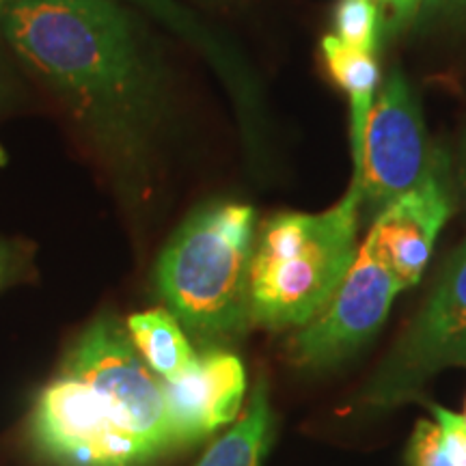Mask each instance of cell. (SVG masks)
<instances>
[{
    "instance_id": "obj_1",
    "label": "cell",
    "mask_w": 466,
    "mask_h": 466,
    "mask_svg": "<svg viewBox=\"0 0 466 466\" xmlns=\"http://www.w3.org/2000/svg\"><path fill=\"white\" fill-rule=\"evenodd\" d=\"M11 48L106 151L137 156L160 108V72L116 0H26L0 15Z\"/></svg>"
},
{
    "instance_id": "obj_2",
    "label": "cell",
    "mask_w": 466,
    "mask_h": 466,
    "mask_svg": "<svg viewBox=\"0 0 466 466\" xmlns=\"http://www.w3.org/2000/svg\"><path fill=\"white\" fill-rule=\"evenodd\" d=\"M360 188L319 214H279L264 225L250 264V319L305 326L333 299L357 259Z\"/></svg>"
},
{
    "instance_id": "obj_3",
    "label": "cell",
    "mask_w": 466,
    "mask_h": 466,
    "mask_svg": "<svg viewBox=\"0 0 466 466\" xmlns=\"http://www.w3.org/2000/svg\"><path fill=\"white\" fill-rule=\"evenodd\" d=\"M255 209L208 203L173 233L156 285L179 324L208 335L240 333L250 319Z\"/></svg>"
},
{
    "instance_id": "obj_4",
    "label": "cell",
    "mask_w": 466,
    "mask_h": 466,
    "mask_svg": "<svg viewBox=\"0 0 466 466\" xmlns=\"http://www.w3.org/2000/svg\"><path fill=\"white\" fill-rule=\"evenodd\" d=\"M66 371L86 384L102 410L151 456L175 450L165 384L138 354L127 329L102 318L76 343Z\"/></svg>"
},
{
    "instance_id": "obj_5",
    "label": "cell",
    "mask_w": 466,
    "mask_h": 466,
    "mask_svg": "<svg viewBox=\"0 0 466 466\" xmlns=\"http://www.w3.org/2000/svg\"><path fill=\"white\" fill-rule=\"evenodd\" d=\"M456 365L466 367V244L453 253L421 313L360 395V404H401L425 380Z\"/></svg>"
},
{
    "instance_id": "obj_6",
    "label": "cell",
    "mask_w": 466,
    "mask_h": 466,
    "mask_svg": "<svg viewBox=\"0 0 466 466\" xmlns=\"http://www.w3.org/2000/svg\"><path fill=\"white\" fill-rule=\"evenodd\" d=\"M432 177V149L421 108L404 74L393 69L367 116L352 182L363 199L382 209Z\"/></svg>"
},
{
    "instance_id": "obj_7",
    "label": "cell",
    "mask_w": 466,
    "mask_h": 466,
    "mask_svg": "<svg viewBox=\"0 0 466 466\" xmlns=\"http://www.w3.org/2000/svg\"><path fill=\"white\" fill-rule=\"evenodd\" d=\"M33 439L63 466H137L154 458L137 436L102 410L86 384L66 370L35 404Z\"/></svg>"
},
{
    "instance_id": "obj_8",
    "label": "cell",
    "mask_w": 466,
    "mask_h": 466,
    "mask_svg": "<svg viewBox=\"0 0 466 466\" xmlns=\"http://www.w3.org/2000/svg\"><path fill=\"white\" fill-rule=\"evenodd\" d=\"M401 289V283L365 240L333 299L294 335L291 357L302 367L339 363L380 329Z\"/></svg>"
},
{
    "instance_id": "obj_9",
    "label": "cell",
    "mask_w": 466,
    "mask_h": 466,
    "mask_svg": "<svg viewBox=\"0 0 466 466\" xmlns=\"http://www.w3.org/2000/svg\"><path fill=\"white\" fill-rule=\"evenodd\" d=\"M175 447L192 445L240 415L247 374L242 360L208 352L186 374L165 382Z\"/></svg>"
},
{
    "instance_id": "obj_10",
    "label": "cell",
    "mask_w": 466,
    "mask_h": 466,
    "mask_svg": "<svg viewBox=\"0 0 466 466\" xmlns=\"http://www.w3.org/2000/svg\"><path fill=\"white\" fill-rule=\"evenodd\" d=\"M447 217L450 199L432 177L382 208L365 240L401 288H412L421 281Z\"/></svg>"
},
{
    "instance_id": "obj_11",
    "label": "cell",
    "mask_w": 466,
    "mask_h": 466,
    "mask_svg": "<svg viewBox=\"0 0 466 466\" xmlns=\"http://www.w3.org/2000/svg\"><path fill=\"white\" fill-rule=\"evenodd\" d=\"M322 55L335 83L348 93L350 110H352V158L359 162L360 147H363V134L367 116L374 106V91L380 80L376 55L350 48L335 35H326L322 39Z\"/></svg>"
},
{
    "instance_id": "obj_12",
    "label": "cell",
    "mask_w": 466,
    "mask_h": 466,
    "mask_svg": "<svg viewBox=\"0 0 466 466\" xmlns=\"http://www.w3.org/2000/svg\"><path fill=\"white\" fill-rule=\"evenodd\" d=\"M127 335L154 374L165 382L179 378L197 363V354L179 329L177 318L165 309L127 318Z\"/></svg>"
},
{
    "instance_id": "obj_13",
    "label": "cell",
    "mask_w": 466,
    "mask_h": 466,
    "mask_svg": "<svg viewBox=\"0 0 466 466\" xmlns=\"http://www.w3.org/2000/svg\"><path fill=\"white\" fill-rule=\"evenodd\" d=\"M270 441L272 410L268 404V387L261 380L240 421L220 436L195 466H261Z\"/></svg>"
},
{
    "instance_id": "obj_14",
    "label": "cell",
    "mask_w": 466,
    "mask_h": 466,
    "mask_svg": "<svg viewBox=\"0 0 466 466\" xmlns=\"http://www.w3.org/2000/svg\"><path fill=\"white\" fill-rule=\"evenodd\" d=\"M380 22L378 0H339L335 9V37L350 48L376 55Z\"/></svg>"
},
{
    "instance_id": "obj_15",
    "label": "cell",
    "mask_w": 466,
    "mask_h": 466,
    "mask_svg": "<svg viewBox=\"0 0 466 466\" xmlns=\"http://www.w3.org/2000/svg\"><path fill=\"white\" fill-rule=\"evenodd\" d=\"M408 462L410 466H453L439 423L428 421V419L417 423L410 447H408Z\"/></svg>"
},
{
    "instance_id": "obj_16",
    "label": "cell",
    "mask_w": 466,
    "mask_h": 466,
    "mask_svg": "<svg viewBox=\"0 0 466 466\" xmlns=\"http://www.w3.org/2000/svg\"><path fill=\"white\" fill-rule=\"evenodd\" d=\"M436 421L441 425L445 450L450 453L453 466H466V423L456 412L445 410L441 406H432Z\"/></svg>"
},
{
    "instance_id": "obj_17",
    "label": "cell",
    "mask_w": 466,
    "mask_h": 466,
    "mask_svg": "<svg viewBox=\"0 0 466 466\" xmlns=\"http://www.w3.org/2000/svg\"><path fill=\"white\" fill-rule=\"evenodd\" d=\"M419 15H460L466 17V0H423Z\"/></svg>"
},
{
    "instance_id": "obj_18",
    "label": "cell",
    "mask_w": 466,
    "mask_h": 466,
    "mask_svg": "<svg viewBox=\"0 0 466 466\" xmlns=\"http://www.w3.org/2000/svg\"><path fill=\"white\" fill-rule=\"evenodd\" d=\"M389 5L393 7L395 25H406L419 15L423 0H389Z\"/></svg>"
},
{
    "instance_id": "obj_19",
    "label": "cell",
    "mask_w": 466,
    "mask_h": 466,
    "mask_svg": "<svg viewBox=\"0 0 466 466\" xmlns=\"http://www.w3.org/2000/svg\"><path fill=\"white\" fill-rule=\"evenodd\" d=\"M11 264H14V258H11L9 248H7V247H3V244H0V283H3L5 279L9 277V272H11Z\"/></svg>"
},
{
    "instance_id": "obj_20",
    "label": "cell",
    "mask_w": 466,
    "mask_h": 466,
    "mask_svg": "<svg viewBox=\"0 0 466 466\" xmlns=\"http://www.w3.org/2000/svg\"><path fill=\"white\" fill-rule=\"evenodd\" d=\"M20 3H26V0H0V15H3L7 9L14 7V5H20Z\"/></svg>"
},
{
    "instance_id": "obj_21",
    "label": "cell",
    "mask_w": 466,
    "mask_h": 466,
    "mask_svg": "<svg viewBox=\"0 0 466 466\" xmlns=\"http://www.w3.org/2000/svg\"><path fill=\"white\" fill-rule=\"evenodd\" d=\"M0 162H5V151L0 149Z\"/></svg>"
},
{
    "instance_id": "obj_22",
    "label": "cell",
    "mask_w": 466,
    "mask_h": 466,
    "mask_svg": "<svg viewBox=\"0 0 466 466\" xmlns=\"http://www.w3.org/2000/svg\"><path fill=\"white\" fill-rule=\"evenodd\" d=\"M462 419H464V423H466V412H464V417H462Z\"/></svg>"
},
{
    "instance_id": "obj_23",
    "label": "cell",
    "mask_w": 466,
    "mask_h": 466,
    "mask_svg": "<svg viewBox=\"0 0 466 466\" xmlns=\"http://www.w3.org/2000/svg\"><path fill=\"white\" fill-rule=\"evenodd\" d=\"M382 3H389V0H382Z\"/></svg>"
}]
</instances>
